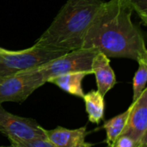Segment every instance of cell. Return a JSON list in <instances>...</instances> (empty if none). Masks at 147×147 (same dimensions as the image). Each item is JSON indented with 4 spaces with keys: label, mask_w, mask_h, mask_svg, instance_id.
<instances>
[{
    "label": "cell",
    "mask_w": 147,
    "mask_h": 147,
    "mask_svg": "<svg viewBox=\"0 0 147 147\" xmlns=\"http://www.w3.org/2000/svg\"><path fill=\"white\" fill-rule=\"evenodd\" d=\"M0 147H13V146H0Z\"/></svg>",
    "instance_id": "ac0fdd59"
},
{
    "label": "cell",
    "mask_w": 147,
    "mask_h": 147,
    "mask_svg": "<svg viewBox=\"0 0 147 147\" xmlns=\"http://www.w3.org/2000/svg\"><path fill=\"white\" fill-rule=\"evenodd\" d=\"M47 140L56 147H92L93 144L86 141L87 128L67 129L58 126L54 129L45 131Z\"/></svg>",
    "instance_id": "ba28073f"
},
{
    "label": "cell",
    "mask_w": 147,
    "mask_h": 147,
    "mask_svg": "<svg viewBox=\"0 0 147 147\" xmlns=\"http://www.w3.org/2000/svg\"><path fill=\"white\" fill-rule=\"evenodd\" d=\"M13 147H56L48 140H9Z\"/></svg>",
    "instance_id": "5bb4252c"
},
{
    "label": "cell",
    "mask_w": 147,
    "mask_h": 147,
    "mask_svg": "<svg viewBox=\"0 0 147 147\" xmlns=\"http://www.w3.org/2000/svg\"><path fill=\"white\" fill-rule=\"evenodd\" d=\"M109 147H142L141 145L127 135H120Z\"/></svg>",
    "instance_id": "2e32d148"
},
{
    "label": "cell",
    "mask_w": 147,
    "mask_h": 147,
    "mask_svg": "<svg viewBox=\"0 0 147 147\" xmlns=\"http://www.w3.org/2000/svg\"><path fill=\"white\" fill-rule=\"evenodd\" d=\"M98 53L95 48H79L39 67L46 83L53 78L72 72H86L92 74L91 65L94 57Z\"/></svg>",
    "instance_id": "277c9868"
},
{
    "label": "cell",
    "mask_w": 147,
    "mask_h": 147,
    "mask_svg": "<svg viewBox=\"0 0 147 147\" xmlns=\"http://www.w3.org/2000/svg\"><path fill=\"white\" fill-rule=\"evenodd\" d=\"M45 131L35 120L13 115L0 105V133L9 140L47 139Z\"/></svg>",
    "instance_id": "8992f818"
},
{
    "label": "cell",
    "mask_w": 147,
    "mask_h": 147,
    "mask_svg": "<svg viewBox=\"0 0 147 147\" xmlns=\"http://www.w3.org/2000/svg\"><path fill=\"white\" fill-rule=\"evenodd\" d=\"M129 108L123 113L115 116L114 118L109 120L106 121L102 127L106 130L107 134V139L106 142L108 146H109L124 131V128L126 127L127 118L129 115Z\"/></svg>",
    "instance_id": "7c38bea8"
},
{
    "label": "cell",
    "mask_w": 147,
    "mask_h": 147,
    "mask_svg": "<svg viewBox=\"0 0 147 147\" xmlns=\"http://www.w3.org/2000/svg\"><path fill=\"white\" fill-rule=\"evenodd\" d=\"M91 71L96 77L97 91L105 96L116 84L115 73L110 65L109 58L98 52L93 59Z\"/></svg>",
    "instance_id": "9c48e42d"
},
{
    "label": "cell",
    "mask_w": 147,
    "mask_h": 147,
    "mask_svg": "<svg viewBox=\"0 0 147 147\" xmlns=\"http://www.w3.org/2000/svg\"><path fill=\"white\" fill-rule=\"evenodd\" d=\"M129 115L124 131L121 135H127L147 147V90L129 107Z\"/></svg>",
    "instance_id": "52a82bcc"
},
{
    "label": "cell",
    "mask_w": 147,
    "mask_h": 147,
    "mask_svg": "<svg viewBox=\"0 0 147 147\" xmlns=\"http://www.w3.org/2000/svg\"><path fill=\"white\" fill-rule=\"evenodd\" d=\"M140 18L141 23L147 25V0H127Z\"/></svg>",
    "instance_id": "9a60e30c"
},
{
    "label": "cell",
    "mask_w": 147,
    "mask_h": 147,
    "mask_svg": "<svg viewBox=\"0 0 147 147\" xmlns=\"http://www.w3.org/2000/svg\"><path fill=\"white\" fill-rule=\"evenodd\" d=\"M103 0H67L35 44L66 52L82 48Z\"/></svg>",
    "instance_id": "7a4b0ae2"
},
{
    "label": "cell",
    "mask_w": 147,
    "mask_h": 147,
    "mask_svg": "<svg viewBox=\"0 0 147 147\" xmlns=\"http://www.w3.org/2000/svg\"><path fill=\"white\" fill-rule=\"evenodd\" d=\"M83 99L85 103V109L89 116V121L92 123L99 124L104 119V96L97 90H92L87 94H84Z\"/></svg>",
    "instance_id": "8fae6325"
},
{
    "label": "cell",
    "mask_w": 147,
    "mask_h": 147,
    "mask_svg": "<svg viewBox=\"0 0 147 147\" xmlns=\"http://www.w3.org/2000/svg\"><path fill=\"white\" fill-rule=\"evenodd\" d=\"M89 75L86 72H72L53 78L47 81L63 90L68 94L83 98L84 93L82 87L83 79Z\"/></svg>",
    "instance_id": "30bf717a"
},
{
    "label": "cell",
    "mask_w": 147,
    "mask_h": 147,
    "mask_svg": "<svg viewBox=\"0 0 147 147\" xmlns=\"http://www.w3.org/2000/svg\"><path fill=\"white\" fill-rule=\"evenodd\" d=\"M66 53L35 43L31 47L19 51L4 49L0 52V78L39 68Z\"/></svg>",
    "instance_id": "3957f363"
},
{
    "label": "cell",
    "mask_w": 147,
    "mask_h": 147,
    "mask_svg": "<svg viewBox=\"0 0 147 147\" xmlns=\"http://www.w3.org/2000/svg\"><path fill=\"white\" fill-rule=\"evenodd\" d=\"M45 84L39 68L0 78V105L6 102H22Z\"/></svg>",
    "instance_id": "5b68a950"
},
{
    "label": "cell",
    "mask_w": 147,
    "mask_h": 147,
    "mask_svg": "<svg viewBox=\"0 0 147 147\" xmlns=\"http://www.w3.org/2000/svg\"><path fill=\"white\" fill-rule=\"evenodd\" d=\"M139 67L133 79V102H135L146 89L147 57H143L138 61Z\"/></svg>",
    "instance_id": "4fadbf2b"
},
{
    "label": "cell",
    "mask_w": 147,
    "mask_h": 147,
    "mask_svg": "<svg viewBox=\"0 0 147 147\" xmlns=\"http://www.w3.org/2000/svg\"><path fill=\"white\" fill-rule=\"evenodd\" d=\"M133 12L127 0L104 2L87 32L82 48H95L108 58L138 61L147 57L146 41L132 20Z\"/></svg>",
    "instance_id": "6da1fadb"
},
{
    "label": "cell",
    "mask_w": 147,
    "mask_h": 147,
    "mask_svg": "<svg viewBox=\"0 0 147 147\" xmlns=\"http://www.w3.org/2000/svg\"><path fill=\"white\" fill-rule=\"evenodd\" d=\"M4 49H5V48H3V47H0V52H3Z\"/></svg>",
    "instance_id": "e0dca14e"
}]
</instances>
